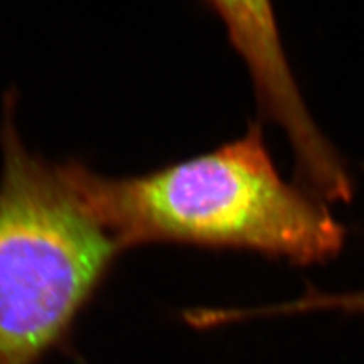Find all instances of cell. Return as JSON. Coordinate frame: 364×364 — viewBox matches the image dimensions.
<instances>
[{
  "mask_svg": "<svg viewBox=\"0 0 364 364\" xmlns=\"http://www.w3.org/2000/svg\"><path fill=\"white\" fill-rule=\"evenodd\" d=\"M77 184L123 250L179 243L255 250L294 264L334 258L345 228L323 200L284 179L258 124L218 149L136 176L75 161Z\"/></svg>",
  "mask_w": 364,
  "mask_h": 364,
  "instance_id": "6da1fadb",
  "label": "cell"
},
{
  "mask_svg": "<svg viewBox=\"0 0 364 364\" xmlns=\"http://www.w3.org/2000/svg\"><path fill=\"white\" fill-rule=\"evenodd\" d=\"M14 102L0 131V364H40L70 341L123 249L91 211L73 161L23 144Z\"/></svg>",
  "mask_w": 364,
  "mask_h": 364,
  "instance_id": "7a4b0ae2",
  "label": "cell"
},
{
  "mask_svg": "<svg viewBox=\"0 0 364 364\" xmlns=\"http://www.w3.org/2000/svg\"><path fill=\"white\" fill-rule=\"evenodd\" d=\"M247 67L263 116L287 135L298 175L331 173L338 154L317 128L284 52L272 0H205Z\"/></svg>",
  "mask_w": 364,
  "mask_h": 364,
  "instance_id": "3957f363",
  "label": "cell"
},
{
  "mask_svg": "<svg viewBox=\"0 0 364 364\" xmlns=\"http://www.w3.org/2000/svg\"><path fill=\"white\" fill-rule=\"evenodd\" d=\"M341 311V313H364V291L354 293H321L309 291L301 298L284 304V313L298 314L310 311Z\"/></svg>",
  "mask_w": 364,
  "mask_h": 364,
  "instance_id": "277c9868",
  "label": "cell"
}]
</instances>
